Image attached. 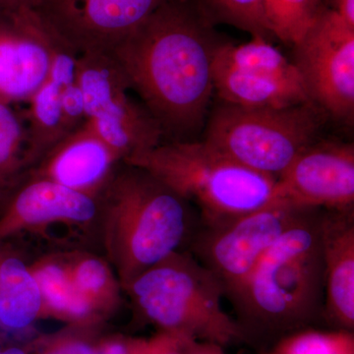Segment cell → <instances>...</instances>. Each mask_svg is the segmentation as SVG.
I'll list each match as a JSON object with an SVG mask.
<instances>
[{
	"instance_id": "d6986e66",
	"label": "cell",
	"mask_w": 354,
	"mask_h": 354,
	"mask_svg": "<svg viewBox=\"0 0 354 354\" xmlns=\"http://www.w3.org/2000/svg\"><path fill=\"white\" fill-rule=\"evenodd\" d=\"M77 290L99 318L111 315L121 299L120 281L104 256L95 251L60 252Z\"/></svg>"
},
{
	"instance_id": "ba28073f",
	"label": "cell",
	"mask_w": 354,
	"mask_h": 354,
	"mask_svg": "<svg viewBox=\"0 0 354 354\" xmlns=\"http://www.w3.org/2000/svg\"><path fill=\"white\" fill-rule=\"evenodd\" d=\"M77 82L86 118L121 160L162 143L164 133L144 106L133 101L129 81L109 53L79 55Z\"/></svg>"
},
{
	"instance_id": "484cf974",
	"label": "cell",
	"mask_w": 354,
	"mask_h": 354,
	"mask_svg": "<svg viewBox=\"0 0 354 354\" xmlns=\"http://www.w3.org/2000/svg\"><path fill=\"white\" fill-rule=\"evenodd\" d=\"M193 339L169 333L158 332L152 339H147L142 354H186V346Z\"/></svg>"
},
{
	"instance_id": "4fadbf2b",
	"label": "cell",
	"mask_w": 354,
	"mask_h": 354,
	"mask_svg": "<svg viewBox=\"0 0 354 354\" xmlns=\"http://www.w3.org/2000/svg\"><path fill=\"white\" fill-rule=\"evenodd\" d=\"M272 197L302 209H353V143L314 142L277 178Z\"/></svg>"
},
{
	"instance_id": "4316f807",
	"label": "cell",
	"mask_w": 354,
	"mask_h": 354,
	"mask_svg": "<svg viewBox=\"0 0 354 354\" xmlns=\"http://www.w3.org/2000/svg\"><path fill=\"white\" fill-rule=\"evenodd\" d=\"M146 344V339L116 335L100 342L97 354H142Z\"/></svg>"
},
{
	"instance_id": "277c9868",
	"label": "cell",
	"mask_w": 354,
	"mask_h": 354,
	"mask_svg": "<svg viewBox=\"0 0 354 354\" xmlns=\"http://www.w3.org/2000/svg\"><path fill=\"white\" fill-rule=\"evenodd\" d=\"M196 205L203 225L249 213L269 201L277 178L252 171L205 141L160 143L125 158Z\"/></svg>"
},
{
	"instance_id": "6da1fadb",
	"label": "cell",
	"mask_w": 354,
	"mask_h": 354,
	"mask_svg": "<svg viewBox=\"0 0 354 354\" xmlns=\"http://www.w3.org/2000/svg\"><path fill=\"white\" fill-rule=\"evenodd\" d=\"M193 0H167L109 53L164 136L187 141L209 118L223 39Z\"/></svg>"
},
{
	"instance_id": "7a4b0ae2",
	"label": "cell",
	"mask_w": 354,
	"mask_h": 354,
	"mask_svg": "<svg viewBox=\"0 0 354 354\" xmlns=\"http://www.w3.org/2000/svg\"><path fill=\"white\" fill-rule=\"evenodd\" d=\"M99 200L102 249L122 290L189 237V203L139 167L120 162Z\"/></svg>"
},
{
	"instance_id": "9c48e42d",
	"label": "cell",
	"mask_w": 354,
	"mask_h": 354,
	"mask_svg": "<svg viewBox=\"0 0 354 354\" xmlns=\"http://www.w3.org/2000/svg\"><path fill=\"white\" fill-rule=\"evenodd\" d=\"M307 209L272 197L260 208L213 225H203L192 241L195 258L234 297L266 251Z\"/></svg>"
},
{
	"instance_id": "ffe728a7",
	"label": "cell",
	"mask_w": 354,
	"mask_h": 354,
	"mask_svg": "<svg viewBox=\"0 0 354 354\" xmlns=\"http://www.w3.org/2000/svg\"><path fill=\"white\" fill-rule=\"evenodd\" d=\"M62 91L59 86L48 79L28 101L30 106L26 132L29 171L53 146L67 136L62 120Z\"/></svg>"
},
{
	"instance_id": "52a82bcc",
	"label": "cell",
	"mask_w": 354,
	"mask_h": 354,
	"mask_svg": "<svg viewBox=\"0 0 354 354\" xmlns=\"http://www.w3.org/2000/svg\"><path fill=\"white\" fill-rule=\"evenodd\" d=\"M0 211V245L29 242L41 254L102 247L100 196L26 176Z\"/></svg>"
},
{
	"instance_id": "5bb4252c",
	"label": "cell",
	"mask_w": 354,
	"mask_h": 354,
	"mask_svg": "<svg viewBox=\"0 0 354 354\" xmlns=\"http://www.w3.org/2000/svg\"><path fill=\"white\" fill-rule=\"evenodd\" d=\"M57 37L31 7L0 10V101H29L50 76Z\"/></svg>"
},
{
	"instance_id": "1f68e13d",
	"label": "cell",
	"mask_w": 354,
	"mask_h": 354,
	"mask_svg": "<svg viewBox=\"0 0 354 354\" xmlns=\"http://www.w3.org/2000/svg\"><path fill=\"white\" fill-rule=\"evenodd\" d=\"M1 354H27V353H26L24 349L14 346V348H4Z\"/></svg>"
},
{
	"instance_id": "83f0119b",
	"label": "cell",
	"mask_w": 354,
	"mask_h": 354,
	"mask_svg": "<svg viewBox=\"0 0 354 354\" xmlns=\"http://www.w3.org/2000/svg\"><path fill=\"white\" fill-rule=\"evenodd\" d=\"M55 354H97L99 342L88 341L79 335L67 334L53 339Z\"/></svg>"
},
{
	"instance_id": "7c38bea8",
	"label": "cell",
	"mask_w": 354,
	"mask_h": 354,
	"mask_svg": "<svg viewBox=\"0 0 354 354\" xmlns=\"http://www.w3.org/2000/svg\"><path fill=\"white\" fill-rule=\"evenodd\" d=\"M167 0H39L35 10L77 55L109 53Z\"/></svg>"
},
{
	"instance_id": "8992f818",
	"label": "cell",
	"mask_w": 354,
	"mask_h": 354,
	"mask_svg": "<svg viewBox=\"0 0 354 354\" xmlns=\"http://www.w3.org/2000/svg\"><path fill=\"white\" fill-rule=\"evenodd\" d=\"M309 101L285 108H250L221 102L207 118L205 141L252 171L278 178L329 120Z\"/></svg>"
},
{
	"instance_id": "d4e9b609",
	"label": "cell",
	"mask_w": 354,
	"mask_h": 354,
	"mask_svg": "<svg viewBox=\"0 0 354 354\" xmlns=\"http://www.w3.org/2000/svg\"><path fill=\"white\" fill-rule=\"evenodd\" d=\"M62 120L67 135L86 122L82 91L77 80L62 91Z\"/></svg>"
},
{
	"instance_id": "7402d4cb",
	"label": "cell",
	"mask_w": 354,
	"mask_h": 354,
	"mask_svg": "<svg viewBox=\"0 0 354 354\" xmlns=\"http://www.w3.org/2000/svg\"><path fill=\"white\" fill-rule=\"evenodd\" d=\"M272 36L295 46L326 7L324 0H262Z\"/></svg>"
},
{
	"instance_id": "f546056e",
	"label": "cell",
	"mask_w": 354,
	"mask_h": 354,
	"mask_svg": "<svg viewBox=\"0 0 354 354\" xmlns=\"http://www.w3.org/2000/svg\"><path fill=\"white\" fill-rule=\"evenodd\" d=\"M330 7L346 22L354 26V0H328Z\"/></svg>"
},
{
	"instance_id": "30bf717a",
	"label": "cell",
	"mask_w": 354,
	"mask_h": 354,
	"mask_svg": "<svg viewBox=\"0 0 354 354\" xmlns=\"http://www.w3.org/2000/svg\"><path fill=\"white\" fill-rule=\"evenodd\" d=\"M214 91L221 102L250 108H285L311 101L295 64L268 39L223 41L213 64Z\"/></svg>"
},
{
	"instance_id": "44dd1931",
	"label": "cell",
	"mask_w": 354,
	"mask_h": 354,
	"mask_svg": "<svg viewBox=\"0 0 354 354\" xmlns=\"http://www.w3.org/2000/svg\"><path fill=\"white\" fill-rule=\"evenodd\" d=\"M27 132L11 104L0 101V196L15 187L29 171Z\"/></svg>"
},
{
	"instance_id": "3957f363",
	"label": "cell",
	"mask_w": 354,
	"mask_h": 354,
	"mask_svg": "<svg viewBox=\"0 0 354 354\" xmlns=\"http://www.w3.org/2000/svg\"><path fill=\"white\" fill-rule=\"evenodd\" d=\"M322 212L307 209L266 251L230 297L245 332L249 327L285 335L307 328L323 316Z\"/></svg>"
},
{
	"instance_id": "e0dca14e",
	"label": "cell",
	"mask_w": 354,
	"mask_h": 354,
	"mask_svg": "<svg viewBox=\"0 0 354 354\" xmlns=\"http://www.w3.org/2000/svg\"><path fill=\"white\" fill-rule=\"evenodd\" d=\"M28 265L41 291L43 316L53 317L76 328L101 322L73 285L60 252L41 254Z\"/></svg>"
},
{
	"instance_id": "8fae6325",
	"label": "cell",
	"mask_w": 354,
	"mask_h": 354,
	"mask_svg": "<svg viewBox=\"0 0 354 354\" xmlns=\"http://www.w3.org/2000/svg\"><path fill=\"white\" fill-rule=\"evenodd\" d=\"M295 62L310 100L330 118H354V26L326 7L293 46Z\"/></svg>"
},
{
	"instance_id": "603a6c76",
	"label": "cell",
	"mask_w": 354,
	"mask_h": 354,
	"mask_svg": "<svg viewBox=\"0 0 354 354\" xmlns=\"http://www.w3.org/2000/svg\"><path fill=\"white\" fill-rule=\"evenodd\" d=\"M197 8L214 26H232L252 36L271 38L263 10L262 0H193Z\"/></svg>"
},
{
	"instance_id": "d6a6232c",
	"label": "cell",
	"mask_w": 354,
	"mask_h": 354,
	"mask_svg": "<svg viewBox=\"0 0 354 354\" xmlns=\"http://www.w3.org/2000/svg\"><path fill=\"white\" fill-rule=\"evenodd\" d=\"M4 348L3 346H2V342H0V354H1L2 351H3Z\"/></svg>"
},
{
	"instance_id": "f1b7e54d",
	"label": "cell",
	"mask_w": 354,
	"mask_h": 354,
	"mask_svg": "<svg viewBox=\"0 0 354 354\" xmlns=\"http://www.w3.org/2000/svg\"><path fill=\"white\" fill-rule=\"evenodd\" d=\"M186 354H227L223 346L211 342L190 341L186 346Z\"/></svg>"
},
{
	"instance_id": "4dcf8cb0",
	"label": "cell",
	"mask_w": 354,
	"mask_h": 354,
	"mask_svg": "<svg viewBox=\"0 0 354 354\" xmlns=\"http://www.w3.org/2000/svg\"><path fill=\"white\" fill-rule=\"evenodd\" d=\"M39 0H0V10L20 8V7H31L38 6Z\"/></svg>"
},
{
	"instance_id": "5b68a950",
	"label": "cell",
	"mask_w": 354,
	"mask_h": 354,
	"mask_svg": "<svg viewBox=\"0 0 354 354\" xmlns=\"http://www.w3.org/2000/svg\"><path fill=\"white\" fill-rule=\"evenodd\" d=\"M124 291L140 315L160 332L223 348L245 339V330L223 308L225 288L190 254H171Z\"/></svg>"
},
{
	"instance_id": "cb8c5ba5",
	"label": "cell",
	"mask_w": 354,
	"mask_h": 354,
	"mask_svg": "<svg viewBox=\"0 0 354 354\" xmlns=\"http://www.w3.org/2000/svg\"><path fill=\"white\" fill-rule=\"evenodd\" d=\"M265 354H354V334L304 328L283 335Z\"/></svg>"
},
{
	"instance_id": "9a60e30c",
	"label": "cell",
	"mask_w": 354,
	"mask_h": 354,
	"mask_svg": "<svg viewBox=\"0 0 354 354\" xmlns=\"http://www.w3.org/2000/svg\"><path fill=\"white\" fill-rule=\"evenodd\" d=\"M120 162V156L86 121L53 146L26 176L100 196Z\"/></svg>"
},
{
	"instance_id": "ac0fdd59",
	"label": "cell",
	"mask_w": 354,
	"mask_h": 354,
	"mask_svg": "<svg viewBox=\"0 0 354 354\" xmlns=\"http://www.w3.org/2000/svg\"><path fill=\"white\" fill-rule=\"evenodd\" d=\"M43 316V299L27 261L0 245V326L20 330Z\"/></svg>"
},
{
	"instance_id": "2e32d148",
	"label": "cell",
	"mask_w": 354,
	"mask_h": 354,
	"mask_svg": "<svg viewBox=\"0 0 354 354\" xmlns=\"http://www.w3.org/2000/svg\"><path fill=\"white\" fill-rule=\"evenodd\" d=\"M321 239L325 277L323 316L335 329L353 332V209H323Z\"/></svg>"
}]
</instances>
